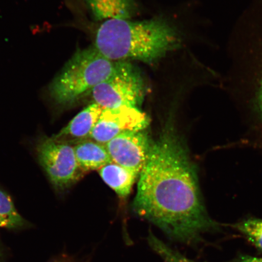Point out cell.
Masks as SVG:
<instances>
[{
  "mask_svg": "<svg viewBox=\"0 0 262 262\" xmlns=\"http://www.w3.org/2000/svg\"><path fill=\"white\" fill-rule=\"evenodd\" d=\"M75 157L84 173L100 170L113 162L105 145L93 140H83L74 146Z\"/></svg>",
  "mask_w": 262,
  "mask_h": 262,
  "instance_id": "obj_10",
  "label": "cell"
},
{
  "mask_svg": "<svg viewBox=\"0 0 262 262\" xmlns=\"http://www.w3.org/2000/svg\"><path fill=\"white\" fill-rule=\"evenodd\" d=\"M232 262H262V258L243 255L235 258Z\"/></svg>",
  "mask_w": 262,
  "mask_h": 262,
  "instance_id": "obj_16",
  "label": "cell"
},
{
  "mask_svg": "<svg viewBox=\"0 0 262 262\" xmlns=\"http://www.w3.org/2000/svg\"><path fill=\"white\" fill-rule=\"evenodd\" d=\"M230 226L243 234L255 248L262 251L261 219H247Z\"/></svg>",
  "mask_w": 262,
  "mask_h": 262,
  "instance_id": "obj_13",
  "label": "cell"
},
{
  "mask_svg": "<svg viewBox=\"0 0 262 262\" xmlns=\"http://www.w3.org/2000/svg\"><path fill=\"white\" fill-rule=\"evenodd\" d=\"M146 93L140 69L129 61H116L110 76L92 91L94 103L103 109L122 107L140 109Z\"/></svg>",
  "mask_w": 262,
  "mask_h": 262,
  "instance_id": "obj_4",
  "label": "cell"
},
{
  "mask_svg": "<svg viewBox=\"0 0 262 262\" xmlns=\"http://www.w3.org/2000/svg\"><path fill=\"white\" fill-rule=\"evenodd\" d=\"M61 262H73V261H70V260H67V261H63Z\"/></svg>",
  "mask_w": 262,
  "mask_h": 262,
  "instance_id": "obj_17",
  "label": "cell"
},
{
  "mask_svg": "<svg viewBox=\"0 0 262 262\" xmlns=\"http://www.w3.org/2000/svg\"><path fill=\"white\" fill-rule=\"evenodd\" d=\"M182 37L167 19H111L98 27L94 47L114 61L135 60L154 64L182 47Z\"/></svg>",
  "mask_w": 262,
  "mask_h": 262,
  "instance_id": "obj_2",
  "label": "cell"
},
{
  "mask_svg": "<svg viewBox=\"0 0 262 262\" xmlns=\"http://www.w3.org/2000/svg\"><path fill=\"white\" fill-rule=\"evenodd\" d=\"M152 140L145 130L119 134L105 144L113 162L128 169L137 177L145 166Z\"/></svg>",
  "mask_w": 262,
  "mask_h": 262,
  "instance_id": "obj_6",
  "label": "cell"
},
{
  "mask_svg": "<svg viewBox=\"0 0 262 262\" xmlns=\"http://www.w3.org/2000/svg\"><path fill=\"white\" fill-rule=\"evenodd\" d=\"M95 19H131L136 12L134 0H84Z\"/></svg>",
  "mask_w": 262,
  "mask_h": 262,
  "instance_id": "obj_9",
  "label": "cell"
},
{
  "mask_svg": "<svg viewBox=\"0 0 262 262\" xmlns=\"http://www.w3.org/2000/svg\"><path fill=\"white\" fill-rule=\"evenodd\" d=\"M116 63L94 46L78 49L49 85L52 102L60 107L73 105L109 77Z\"/></svg>",
  "mask_w": 262,
  "mask_h": 262,
  "instance_id": "obj_3",
  "label": "cell"
},
{
  "mask_svg": "<svg viewBox=\"0 0 262 262\" xmlns=\"http://www.w3.org/2000/svg\"><path fill=\"white\" fill-rule=\"evenodd\" d=\"M102 111L103 108L98 104H90L76 115L60 132L52 137L71 145L74 142L84 140L90 137Z\"/></svg>",
  "mask_w": 262,
  "mask_h": 262,
  "instance_id": "obj_8",
  "label": "cell"
},
{
  "mask_svg": "<svg viewBox=\"0 0 262 262\" xmlns=\"http://www.w3.org/2000/svg\"><path fill=\"white\" fill-rule=\"evenodd\" d=\"M26 224L24 218L16 210L11 196L0 188V228L19 229Z\"/></svg>",
  "mask_w": 262,
  "mask_h": 262,
  "instance_id": "obj_12",
  "label": "cell"
},
{
  "mask_svg": "<svg viewBox=\"0 0 262 262\" xmlns=\"http://www.w3.org/2000/svg\"><path fill=\"white\" fill-rule=\"evenodd\" d=\"M149 124V117L138 108L103 109L90 138L105 145L114 137L126 131L145 130Z\"/></svg>",
  "mask_w": 262,
  "mask_h": 262,
  "instance_id": "obj_7",
  "label": "cell"
},
{
  "mask_svg": "<svg viewBox=\"0 0 262 262\" xmlns=\"http://www.w3.org/2000/svg\"><path fill=\"white\" fill-rule=\"evenodd\" d=\"M253 107L255 115L262 124V76L255 91Z\"/></svg>",
  "mask_w": 262,
  "mask_h": 262,
  "instance_id": "obj_15",
  "label": "cell"
},
{
  "mask_svg": "<svg viewBox=\"0 0 262 262\" xmlns=\"http://www.w3.org/2000/svg\"><path fill=\"white\" fill-rule=\"evenodd\" d=\"M35 150L39 163L58 192L70 188L84 173L70 143L42 136L36 144Z\"/></svg>",
  "mask_w": 262,
  "mask_h": 262,
  "instance_id": "obj_5",
  "label": "cell"
},
{
  "mask_svg": "<svg viewBox=\"0 0 262 262\" xmlns=\"http://www.w3.org/2000/svg\"><path fill=\"white\" fill-rule=\"evenodd\" d=\"M101 179L122 198L128 196L138 177L128 169L111 162L99 170Z\"/></svg>",
  "mask_w": 262,
  "mask_h": 262,
  "instance_id": "obj_11",
  "label": "cell"
},
{
  "mask_svg": "<svg viewBox=\"0 0 262 262\" xmlns=\"http://www.w3.org/2000/svg\"><path fill=\"white\" fill-rule=\"evenodd\" d=\"M147 240L150 247L162 258L163 262H198L189 259L173 250L155 236L152 232L149 233Z\"/></svg>",
  "mask_w": 262,
  "mask_h": 262,
  "instance_id": "obj_14",
  "label": "cell"
},
{
  "mask_svg": "<svg viewBox=\"0 0 262 262\" xmlns=\"http://www.w3.org/2000/svg\"><path fill=\"white\" fill-rule=\"evenodd\" d=\"M139 178L134 212L170 238L194 244L204 234L220 230L206 210L188 147L171 122L152 141Z\"/></svg>",
  "mask_w": 262,
  "mask_h": 262,
  "instance_id": "obj_1",
  "label": "cell"
}]
</instances>
